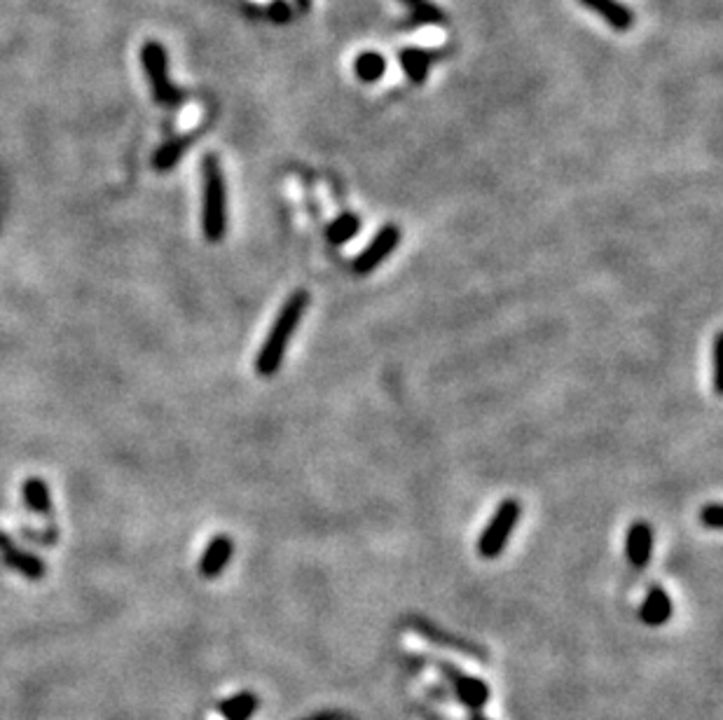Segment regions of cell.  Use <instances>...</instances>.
Here are the masks:
<instances>
[{"mask_svg": "<svg viewBox=\"0 0 723 720\" xmlns=\"http://www.w3.org/2000/svg\"><path fill=\"white\" fill-rule=\"evenodd\" d=\"M258 709V697L253 693H239L218 704V711L225 720H248Z\"/></svg>", "mask_w": 723, "mask_h": 720, "instance_id": "cell-19", "label": "cell"}, {"mask_svg": "<svg viewBox=\"0 0 723 720\" xmlns=\"http://www.w3.org/2000/svg\"><path fill=\"white\" fill-rule=\"evenodd\" d=\"M424 659H429V662L443 674L445 681H448L449 686H452V690H455V697H459V702L464 704L466 709L471 711V714L482 711V706H485L489 699L487 683H482L480 678H473V676L464 674V671L457 669L455 665L443 662V659H433V658H424Z\"/></svg>", "mask_w": 723, "mask_h": 720, "instance_id": "cell-4", "label": "cell"}, {"mask_svg": "<svg viewBox=\"0 0 723 720\" xmlns=\"http://www.w3.org/2000/svg\"><path fill=\"white\" fill-rule=\"evenodd\" d=\"M471 720H487L485 715L480 714V711H476V714H471Z\"/></svg>", "mask_w": 723, "mask_h": 720, "instance_id": "cell-25", "label": "cell"}, {"mask_svg": "<svg viewBox=\"0 0 723 720\" xmlns=\"http://www.w3.org/2000/svg\"><path fill=\"white\" fill-rule=\"evenodd\" d=\"M640 618L649 627H660L672 618V599L662 587H651L641 603Z\"/></svg>", "mask_w": 723, "mask_h": 720, "instance_id": "cell-13", "label": "cell"}, {"mask_svg": "<svg viewBox=\"0 0 723 720\" xmlns=\"http://www.w3.org/2000/svg\"><path fill=\"white\" fill-rule=\"evenodd\" d=\"M0 557H3V564H5L7 569L17 571V573H22L24 578H28V581H40V578H45L47 573L45 562L40 557H35L34 552H26V550L14 545V542L10 541V536L3 533V531H0Z\"/></svg>", "mask_w": 723, "mask_h": 720, "instance_id": "cell-8", "label": "cell"}, {"mask_svg": "<svg viewBox=\"0 0 723 720\" xmlns=\"http://www.w3.org/2000/svg\"><path fill=\"white\" fill-rule=\"evenodd\" d=\"M293 5L297 7V12H309V5H312V0H293Z\"/></svg>", "mask_w": 723, "mask_h": 720, "instance_id": "cell-23", "label": "cell"}, {"mask_svg": "<svg viewBox=\"0 0 723 720\" xmlns=\"http://www.w3.org/2000/svg\"><path fill=\"white\" fill-rule=\"evenodd\" d=\"M353 73H356V78L365 84L380 82V80L384 78V73H387V59H384L380 52L372 50L361 52V54L356 56V62H353Z\"/></svg>", "mask_w": 723, "mask_h": 720, "instance_id": "cell-16", "label": "cell"}, {"mask_svg": "<svg viewBox=\"0 0 723 720\" xmlns=\"http://www.w3.org/2000/svg\"><path fill=\"white\" fill-rule=\"evenodd\" d=\"M192 139L190 136H176V139L167 140L162 148H158L155 157H152V167L158 171H169L180 162V157L186 155V150L190 148Z\"/></svg>", "mask_w": 723, "mask_h": 720, "instance_id": "cell-18", "label": "cell"}, {"mask_svg": "<svg viewBox=\"0 0 723 720\" xmlns=\"http://www.w3.org/2000/svg\"><path fill=\"white\" fill-rule=\"evenodd\" d=\"M578 3L594 14H600L606 26L618 31V34H625L634 26V12L621 0H578Z\"/></svg>", "mask_w": 723, "mask_h": 720, "instance_id": "cell-10", "label": "cell"}, {"mask_svg": "<svg viewBox=\"0 0 723 720\" xmlns=\"http://www.w3.org/2000/svg\"><path fill=\"white\" fill-rule=\"evenodd\" d=\"M22 496L26 503L28 510L43 514V517H52V494L50 486L40 477H28L22 486Z\"/></svg>", "mask_w": 723, "mask_h": 720, "instance_id": "cell-15", "label": "cell"}, {"mask_svg": "<svg viewBox=\"0 0 723 720\" xmlns=\"http://www.w3.org/2000/svg\"><path fill=\"white\" fill-rule=\"evenodd\" d=\"M267 14L275 24H279V26H286V24L293 19V14H295V10H293V5L288 3V0H269Z\"/></svg>", "mask_w": 723, "mask_h": 720, "instance_id": "cell-20", "label": "cell"}, {"mask_svg": "<svg viewBox=\"0 0 723 720\" xmlns=\"http://www.w3.org/2000/svg\"><path fill=\"white\" fill-rule=\"evenodd\" d=\"M625 557L634 569H644L653 557V529L649 522H634L625 533Z\"/></svg>", "mask_w": 723, "mask_h": 720, "instance_id": "cell-9", "label": "cell"}, {"mask_svg": "<svg viewBox=\"0 0 723 720\" xmlns=\"http://www.w3.org/2000/svg\"><path fill=\"white\" fill-rule=\"evenodd\" d=\"M408 627L415 631V634H419V637L436 643V646H445L449 648V650H457V653L471 655V658H480V659L487 658V653H485L480 646L471 643L468 638H459L455 637V634H448V631L438 629V627L433 625L431 620H427V618H408Z\"/></svg>", "mask_w": 723, "mask_h": 720, "instance_id": "cell-7", "label": "cell"}, {"mask_svg": "<svg viewBox=\"0 0 723 720\" xmlns=\"http://www.w3.org/2000/svg\"><path fill=\"white\" fill-rule=\"evenodd\" d=\"M721 351H723V337L717 335L714 337V351H712V360H714V391L721 393L723 391V374H721Z\"/></svg>", "mask_w": 723, "mask_h": 720, "instance_id": "cell-22", "label": "cell"}, {"mask_svg": "<svg viewBox=\"0 0 723 720\" xmlns=\"http://www.w3.org/2000/svg\"><path fill=\"white\" fill-rule=\"evenodd\" d=\"M359 232H361V218L356 213L347 211L340 213V216L325 227V239L331 241L333 246H342V244L352 241Z\"/></svg>", "mask_w": 723, "mask_h": 720, "instance_id": "cell-17", "label": "cell"}, {"mask_svg": "<svg viewBox=\"0 0 723 720\" xmlns=\"http://www.w3.org/2000/svg\"><path fill=\"white\" fill-rule=\"evenodd\" d=\"M399 244H400L399 225H393V223L384 225V227H381L375 236H372L371 244H368V246H365L359 255L353 257V263H352L353 274L363 276V274L375 272V269L380 267V264L384 263V260H387V257L396 251V248H399Z\"/></svg>", "mask_w": 723, "mask_h": 720, "instance_id": "cell-6", "label": "cell"}, {"mask_svg": "<svg viewBox=\"0 0 723 720\" xmlns=\"http://www.w3.org/2000/svg\"><path fill=\"white\" fill-rule=\"evenodd\" d=\"M232 552H235V542H232L230 536L211 538L202 559H199V573L204 578H218L225 571V566L230 564Z\"/></svg>", "mask_w": 723, "mask_h": 720, "instance_id": "cell-11", "label": "cell"}, {"mask_svg": "<svg viewBox=\"0 0 723 720\" xmlns=\"http://www.w3.org/2000/svg\"><path fill=\"white\" fill-rule=\"evenodd\" d=\"M140 59H143V66H146V73L150 78L152 84V94H155V101L162 103V106H178L183 94H180L176 87H171L167 75V50H164L159 43L150 40L143 45L140 50Z\"/></svg>", "mask_w": 723, "mask_h": 720, "instance_id": "cell-5", "label": "cell"}, {"mask_svg": "<svg viewBox=\"0 0 723 720\" xmlns=\"http://www.w3.org/2000/svg\"><path fill=\"white\" fill-rule=\"evenodd\" d=\"M522 517V505L516 498H506L494 510L492 520L487 522L485 531L477 538V554L485 559H496L506 550V542L513 536V529Z\"/></svg>", "mask_w": 723, "mask_h": 720, "instance_id": "cell-3", "label": "cell"}, {"mask_svg": "<svg viewBox=\"0 0 723 720\" xmlns=\"http://www.w3.org/2000/svg\"><path fill=\"white\" fill-rule=\"evenodd\" d=\"M309 302L312 300H309L307 291L291 293L288 300L284 302L279 316H276L272 328H269L263 347H260L258 356H255V370H258V374H263V377H272V374L279 372L281 363H284V356H286L288 341H291L293 335L297 332V325L303 321Z\"/></svg>", "mask_w": 723, "mask_h": 720, "instance_id": "cell-1", "label": "cell"}, {"mask_svg": "<svg viewBox=\"0 0 723 720\" xmlns=\"http://www.w3.org/2000/svg\"><path fill=\"white\" fill-rule=\"evenodd\" d=\"M721 505L718 503H707V505H702L700 508V522L707 526V529L712 531H718L721 529L723 520H721Z\"/></svg>", "mask_w": 723, "mask_h": 720, "instance_id": "cell-21", "label": "cell"}, {"mask_svg": "<svg viewBox=\"0 0 723 720\" xmlns=\"http://www.w3.org/2000/svg\"><path fill=\"white\" fill-rule=\"evenodd\" d=\"M307 720H342V715L340 714H319V715H312V718Z\"/></svg>", "mask_w": 723, "mask_h": 720, "instance_id": "cell-24", "label": "cell"}, {"mask_svg": "<svg viewBox=\"0 0 723 720\" xmlns=\"http://www.w3.org/2000/svg\"><path fill=\"white\" fill-rule=\"evenodd\" d=\"M202 229L207 241L218 244L227 232V187L218 155L208 152L202 159Z\"/></svg>", "mask_w": 723, "mask_h": 720, "instance_id": "cell-2", "label": "cell"}, {"mask_svg": "<svg viewBox=\"0 0 723 720\" xmlns=\"http://www.w3.org/2000/svg\"><path fill=\"white\" fill-rule=\"evenodd\" d=\"M433 62H436V52L421 50V47H405L399 52V66L412 84H424L429 78Z\"/></svg>", "mask_w": 723, "mask_h": 720, "instance_id": "cell-12", "label": "cell"}, {"mask_svg": "<svg viewBox=\"0 0 723 720\" xmlns=\"http://www.w3.org/2000/svg\"><path fill=\"white\" fill-rule=\"evenodd\" d=\"M410 7V17L403 24V28L415 31V28H427V26H443L448 22L445 12L433 3V0H400Z\"/></svg>", "mask_w": 723, "mask_h": 720, "instance_id": "cell-14", "label": "cell"}]
</instances>
